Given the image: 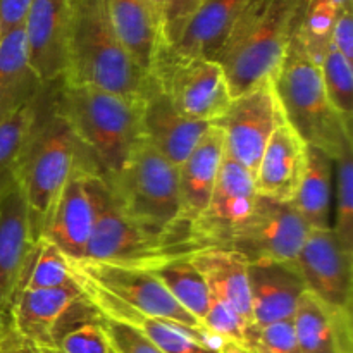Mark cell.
Here are the masks:
<instances>
[{
  "label": "cell",
  "instance_id": "obj_39",
  "mask_svg": "<svg viewBox=\"0 0 353 353\" xmlns=\"http://www.w3.org/2000/svg\"><path fill=\"white\" fill-rule=\"evenodd\" d=\"M331 45L353 64V7L338 10L331 30Z\"/></svg>",
  "mask_w": 353,
  "mask_h": 353
},
{
  "label": "cell",
  "instance_id": "obj_38",
  "mask_svg": "<svg viewBox=\"0 0 353 353\" xmlns=\"http://www.w3.org/2000/svg\"><path fill=\"white\" fill-rule=\"evenodd\" d=\"M254 347H261L271 353H300L293 319L278 321L259 327Z\"/></svg>",
  "mask_w": 353,
  "mask_h": 353
},
{
  "label": "cell",
  "instance_id": "obj_4",
  "mask_svg": "<svg viewBox=\"0 0 353 353\" xmlns=\"http://www.w3.org/2000/svg\"><path fill=\"white\" fill-rule=\"evenodd\" d=\"M79 168L95 171L52 100L43 107L40 95L37 121L24 143L16 172L34 243L43 236L62 190Z\"/></svg>",
  "mask_w": 353,
  "mask_h": 353
},
{
  "label": "cell",
  "instance_id": "obj_43",
  "mask_svg": "<svg viewBox=\"0 0 353 353\" xmlns=\"http://www.w3.org/2000/svg\"><path fill=\"white\" fill-rule=\"evenodd\" d=\"M148 3H150V7H152V10H154L157 21L161 23V12H162V6H164V0H148Z\"/></svg>",
  "mask_w": 353,
  "mask_h": 353
},
{
  "label": "cell",
  "instance_id": "obj_16",
  "mask_svg": "<svg viewBox=\"0 0 353 353\" xmlns=\"http://www.w3.org/2000/svg\"><path fill=\"white\" fill-rule=\"evenodd\" d=\"M83 303L85 295L78 281L64 288H19L7 314L14 333L37 347L52 350L64 319Z\"/></svg>",
  "mask_w": 353,
  "mask_h": 353
},
{
  "label": "cell",
  "instance_id": "obj_31",
  "mask_svg": "<svg viewBox=\"0 0 353 353\" xmlns=\"http://www.w3.org/2000/svg\"><path fill=\"white\" fill-rule=\"evenodd\" d=\"M40 95L0 123V195L16 183L21 154L38 116Z\"/></svg>",
  "mask_w": 353,
  "mask_h": 353
},
{
  "label": "cell",
  "instance_id": "obj_24",
  "mask_svg": "<svg viewBox=\"0 0 353 353\" xmlns=\"http://www.w3.org/2000/svg\"><path fill=\"white\" fill-rule=\"evenodd\" d=\"M212 295L230 303L248 324L255 326L248 288V261L230 248H203L190 255ZM257 327V326H255Z\"/></svg>",
  "mask_w": 353,
  "mask_h": 353
},
{
  "label": "cell",
  "instance_id": "obj_19",
  "mask_svg": "<svg viewBox=\"0 0 353 353\" xmlns=\"http://www.w3.org/2000/svg\"><path fill=\"white\" fill-rule=\"evenodd\" d=\"M307 145L279 117L254 172L259 196L276 202H293L305 169Z\"/></svg>",
  "mask_w": 353,
  "mask_h": 353
},
{
  "label": "cell",
  "instance_id": "obj_22",
  "mask_svg": "<svg viewBox=\"0 0 353 353\" xmlns=\"http://www.w3.org/2000/svg\"><path fill=\"white\" fill-rule=\"evenodd\" d=\"M34 247L26 202L17 181L0 195V310L9 312Z\"/></svg>",
  "mask_w": 353,
  "mask_h": 353
},
{
  "label": "cell",
  "instance_id": "obj_3",
  "mask_svg": "<svg viewBox=\"0 0 353 353\" xmlns=\"http://www.w3.org/2000/svg\"><path fill=\"white\" fill-rule=\"evenodd\" d=\"M307 0H250L214 61L238 99L271 79L299 31Z\"/></svg>",
  "mask_w": 353,
  "mask_h": 353
},
{
  "label": "cell",
  "instance_id": "obj_17",
  "mask_svg": "<svg viewBox=\"0 0 353 353\" xmlns=\"http://www.w3.org/2000/svg\"><path fill=\"white\" fill-rule=\"evenodd\" d=\"M140 121L143 140L176 168L186 161L210 128L209 123L188 119L178 112L152 76L150 85L141 99Z\"/></svg>",
  "mask_w": 353,
  "mask_h": 353
},
{
  "label": "cell",
  "instance_id": "obj_2",
  "mask_svg": "<svg viewBox=\"0 0 353 353\" xmlns=\"http://www.w3.org/2000/svg\"><path fill=\"white\" fill-rule=\"evenodd\" d=\"M62 83L93 86L130 100H141L150 76L121 43L103 0H71L68 50Z\"/></svg>",
  "mask_w": 353,
  "mask_h": 353
},
{
  "label": "cell",
  "instance_id": "obj_30",
  "mask_svg": "<svg viewBox=\"0 0 353 353\" xmlns=\"http://www.w3.org/2000/svg\"><path fill=\"white\" fill-rule=\"evenodd\" d=\"M72 285H76V278L72 274L71 261L65 257L64 252L47 238L37 240L24 265L17 290H52Z\"/></svg>",
  "mask_w": 353,
  "mask_h": 353
},
{
  "label": "cell",
  "instance_id": "obj_41",
  "mask_svg": "<svg viewBox=\"0 0 353 353\" xmlns=\"http://www.w3.org/2000/svg\"><path fill=\"white\" fill-rule=\"evenodd\" d=\"M0 353H45L43 348L37 347L31 341L24 340L19 334H16L12 331V327L9 330V333L0 340Z\"/></svg>",
  "mask_w": 353,
  "mask_h": 353
},
{
  "label": "cell",
  "instance_id": "obj_6",
  "mask_svg": "<svg viewBox=\"0 0 353 353\" xmlns=\"http://www.w3.org/2000/svg\"><path fill=\"white\" fill-rule=\"evenodd\" d=\"M102 179L121 212L140 226L178 238L188 247L186 233L178 228V168L148 141L141 140L123 168Z\"/></svg>",
  "mask_w": 353,
  "mask_h": 353
},
{
  "label": "cell",
  "instance_id": "obj_28",
  "mask_svg": "<svg viewBox=\"0 0 353 353\" xmlns=\"http://www.w3.org/2000/svg\"><path fill=\"white\" fill-rule=\"evenodd\" d=\"M333 159L316 147H307L305 169L293 205L309 230L330 228L331 172Z\"/></svg>",
  "mask_w": 353,
  "mask_h": 353
},
{
  "label": "cell",
  "instance_id": "obj_44",
  "mask_svg": "<svg viewBox=\"0 0 353 353\" xmlns=\"http://www.w3.org/2000/svg\"><path fill=\"white\" fill-rule=\"evenodd\" d=\"M326 2H330L331 6L336 7L338 10L347 9V7H353V0H326Z\"/></svg>",
  "mask_w": 353,
  "mask_h": 353
},
{
  "label": "cell",
  "instance_id": "obj_36",
  "mask_svg": "<svg viewBox=\"0 0 353 353\" xmlns=\"http://www.w3.org/2000/svg\"><path fill=\"white\" fill-rule=\"evenodd\" d=\"M202 0H164L161 12V43L162 47H174L192 23Z\"/></svg>",
  "mask_w": 353,
  "mask_h": 353
},
{
  "label": "cell",
  "instance_id": "obj_33",
  "mask_svg": "<svg viewBox=\"0 0 353 353\" xmlns=\"http://www.w3.org/2000/svg\"><path fill=\"white\" fill-rule=\"evenodd\" d=\"M202 326L207 333L216 336L223 343L236 345L241 348H252L257 340L259 327L248 324L230 303L212 293L202 319Z\"/></svg>",
  "mask_w": 353,
  "mask_h": 353
},
{
  "label": "cell",
  "instance_id": "obj_25",
  "mask_svg": "<svg viewBox=\"0 0 353 353\" xmlns=\"http://www.w3.org/2000/svg\"><path fill=\"white\" fill-rule=\"evenodd\" d=\"M248 2L250 0H203L181 40L174 47L165 48L183 59L214 61Z\"/></svg>",
  "mask_w": 353,
  "mask_h": 353
},
{
  "label": "cell",
  "instance_id": "obj_48",
  "mask_svg": "<svg viewBox=\"0 0 353 353\" xmlns=\"http://www.w3.org/2000/svg\"><path fill=\"white\" fill-rule=\"evenodd\" d=\"M202 2H203V0H202Z\"/></svg>",
  "mask_w": 353,
  "mask_h": 353
},
{
  "label": "cell",
  "instance_id": "obj_12",
  "mask_svg": "<svg viewBox=\"0 0 353 353\" xmlns=\"http://www.w3.org/2000/svg\"><path fill=\"white\" fill-rule=\"evenodd\" d=\"M279 117L281 112L272 83L271 79H265L238 99H233L226 114L214 124L223 131L228 157L254 174Z\"/></svg>",
  "mask_w": 353,
  "mask_h": 353
},
{
  "label": "cell",
  "instance_id": "obj_40",
  "mask_svg": "<svg viewBox=\"0 0 353 353\" xmlns=\"http://www.w3.org/2000/svg\"><path fill=\"white\" fill-rule=\"evenodd\" d=\"M33 0H0V38L24 24Z\"/></svg>",
  "mask_w": 353,
  "mask_h": 353
},
{
  "label": "cell",
  "instance_id": "obj_11",
  "mask_svg": "<svg viewBox=\"0 0 353 353\" xmlns=\"http://www.w3.org/2000/svg\"><path fill=\"white\" fill-rule=\"evenodd\" d=\"M309 226L293 202L259 196L247 223L223 248L238 252L248 262H285L296 264Z\"/></svg>",
  "mask_w": 353,
  "mask_h": 353
},
{
  "label": "cell",
  "instance_id": "obj_27",
  "mask_svg": "<svg viewBox=\"0 0 353 353\" xmlns=\"http://www.w3.org/2000/svg\"><path fill=\"white\" fill-rule=\"evenodd\" d=\"M43 90L28 61L26 37L21 24L0 38V123Z\"/></svg>",
  "mask_w": 353,
  "mask_h": 353
},
{
  "label": "cell",
  "instance_id": "obj_13",
  "mask_svg": "<svg viewBox=\"0 0 353 353\" xmlns=\"http://www.w3.org/2000/svg\"><path fill=\"white\" fill-rule=\"evenodd\" d=\"M296 265L310 295L331 309L352 310L353 255L343 250L333 226L309 230Z\"/></svg>",
  "mask_w": 353,
  "mask_h": 353
},
{
  "label": "cell",
  "instance_id": "obj_8",
  "mask_svg": "<svg viewBox=\"0 0 353 353\" xmlns=\"http://www.w3.org/2000/svg\"><path fill=\"white\" fill-rule=\"evenodd\" d=\"M150 76L188 119L214 124L233 102L226 74L212 59H183L161 47Z\"/></svg>",
  "mask_w": 353,
  "mask_h": 353
},
{
  "label": "cell",
  "instance_id": "obj_18",
  "mask_svg": "<svg viewBox=\"0 0 353 353\" xmlns=\"http://www.w3.org/2000/svg\"><path fill=\"white\" fill-rule=\"evenodd\" d=\"M90 168H79L62 190L43 236L71 261H83L95 228V200L90 188Z\"/></svg>",
  "mask_w": 353,
  "mask_h": 353
},
{
  "label": "cell",
  "instance_id": "obj_20",
  "mask_svg": "<svg viewBox=\"0 0 353 353\" xmlns=\"http://www.w3.org/2000/svg\"><path fill=\"white\" fill-rule=\"evenodd\" d=\"M223 159V131L216 124H210L192 154L178 168V228L185 233L205 210L219 178Z\"/></svg>",
  "mask_w": 353,
  "mask_h": 353
},
{
  "label": "cell",
  "instance_id": "obj_1",
  "mask_svg": "<svg viewBox=\"0 0 353 353\" xmlns=\"http://www.w3.org/2000/svg\"><path fill=\"white\" fill-rule=\"evenodd\" d=\"M52 103L102 178L123 168L141 134V100L93 86L57 83Z\"/></svg>",
  "mask_w": 353,
  "mask_h": 353
},
{
  "label": "cell",
  "instance_id": "obj_5",
  "mask_svg": "<svg viewBox=\"0 0 353 353\" xmlns=\"http://www.w3.org/2000/svg\"><path fill=\"white\" fill-rule=\"evenodd\" d=\"M271 83L283 119L307 147L319 148L334 162L353 150L352 128L327 100L319 64L307 52L299 31Z\"/></svg>",
  "mask_w": 353,
  "mask_h": 353
},
{
  "label": "cell",
  "instance_id": "obj_29",
  "mask_svg": "<svg viewBox=\"0 0 353 353\" xmlns=\"http://www.w3.org/2000/svg\"><path fill=\"white\" fill-rule=\"evenodd\" d=\"M176 302L202 323L210 300V292L190 255L171 257L152 268Z\"/></svg>",
  "mask_w": 353,
  "mask_h": 353
},
{
  "label": "cell",
  "instance_id": "obj_45",
  "mask_svg": "<svg viewBox=\"0 0 353 353\" xmlns=\"http://www.w3.org/2000/svg\"><path fill=\"white\" fill-rule=\"evenodd\" d=\"M248 350H250L252 353H271V352L264 350V348H261V347H252V348H248Z\"/></svg>",
  "mask_w": 353,
  "mask_h": 353
},
{
  "label": "cell",
  "instance_id": "obj_9",
  "mask_svg": "<svg viewBox=\"0 0 353 353\" xmlns=\"http://www.w3.org/2000/svg\"><path fill=\"white\" fill-rule=\"evenodd\" d=\"M71 268L76 274L95 283L110 295L123 300L124 303L147 316L178 324L195 333L212 336L203 330L202 323L196 317H193L188 310L183 309L176 302L174 296L168 292L154 269L148 265L71 261Z\"/></svg>",
  "mask_w": 353,
  "mask_h": 353
},
{
  "label": "cell",
  "instance_id": "obj_47",
  "mask_svg": "<svg viewBox=\"0 0 353 353\" xmlns=\"http://www.w3.org/2000/svg\"><path fill=\"white\" fill-rule=\"evenodd\" d=\"M216 353H223V352H221V350H219V352H216Z\"/></svg>",
  "mask_w": 353,
  "mask_h": 353
},
{
  "label": "cell",
  "instance_id": "obj_37",
  "mask_svg": "<svg viewBox=\"0 0 353 353\" xmlns=\"http://www.w3.org/2000/svg\"><path fill=\"white\" fill-rule=\"evenodd\" d=\"M112 353H162L147 336L119 321L97 316Z\"/></svg>",
  "mask_w": 353,
  "mask_h": 353
},
{
  "label": "cell",
  "instance_id": "obj_46",
  "mask_svg": "<svg viewBox=\"0 0 353 353\" xmlns=\"http://www.w3.org/2000/svg\"><path fill=\"white\" fill-rule=\"evenodd\" d=\"M43 352L45 353H57V352H54V350H48V348H43Z\"/></svg>",
  "mask_w": 353,
  "mask_h": 353
},
{
  "label": "cell",
  "instance_id": "obj_35",
  "mask_svg": "<svg viewBox=\"0 0 353 353\" xmlns=\"http://www.w3.org/2000/svg\"><path fill=\"white\" fill-rule=\"evenodd\" d=\"M52 350L57 353H112L95 314L92 319L79 321L64 333H59Z\"/></svg>",
  "mask_w": 353,
  "mask_h": 353
},
{
  "label": "cell",
  "instance_id": "obj_21",
  "mask_svg": "<svg viewBox=\"0 0 353 353\" xmlns=\"http://www.w3.org/2000/svg\"><path fill=\"white\" fill-rule=\"evenodd\" d=\"M252 317L257 327L293 319L300 299L307 292L296 264L248 262Z\"/></svg>",
  "mask_w": 353,
  "mask_h": 353
},
{
  "label": "cell",
  "instance_id": "obj_7",
  "mask_svg": "<svg viewBox=\"0 0 353 353\" xmlns=\"http://www.w3.org/2000/svg\"><path fill=\"white\" fill-rule=\"evenodd\" d=\"M90 188L95 200V228L83 261L112 262V264L154 265L193 250L181 240L155 233L134 223L114 203L102 176L90 174Z\"/></svg>",
  "mask_w": 353,
  "mask_h": 353
},
{
  "label": "cell",
  "instance_id": "obj_23",
  "mask_svg": "<svg viewBox=\"0 0 353 353\" xmlns=\"http://www.w3.org/2000/svg\"><path fill=\"white\" fill-rule=\"evenodd\" d=\"M293 326L300 353H353L352 310L331 309L305 292Z\"/></svg>",
  "mask_w": 353,
  "mask_h": 353
},
{
  "label": "cell",
  "instance_id": "obj_34",
  "mask_svg": "<svg viewBox=\"0 0 353 353\" xmlns=\"http://www.w3.org/2000/svg\"><path fill=\"white\" fill-rule=\"evenodd\" d=\"M336 164L338 210L333 231L343 250L353 255V150L338 159Z\"/></svg>",
  "mask_w": 353,
  "mask_h": 353
},
{
  "label": "cell",
  "instance_id": "obj_14",
  "mask_svg": "<svg viewBox=\"0 0 353 353\" xmlns=\"http://www.w3.org/2000/svg\"><path fill=\"white\" fill-rule=\"evenodd\" d=\"M72 274L81 286L86 303L93 310V314L134 327L143 336H147L162 353H216L223 345V341L214 336L195 333V331H190L178 324L147 316V314L124 303L123 300L110 295L95 283L76 274L74 271Z\"/></svg>",
  "mask_w": 353,
  "mask_h": 353
},
{
  "label": "cell",
  "instance_id": "obj_15",
  "mask_svg": "<svg viewBox=\"0 0 353 353\" xmlns=\"http://www.w3.org/2000/svg\"><path fill=\"white\" fill-rule=\"evenodd\" d=\"M71 0H33L24 19L28 61L43 88L61 83L65 69Z\"/></svg>",
  "mask_w": 353,
  "mask_h": 353
},
{
  "label": "cell",
  "instance_id": "obj_26",
  "mask_svg": "<svg viewBox=\"0 0 353 353\" xmlns=\"http://www.w3.org/2000/svg\"><path fill=\"white\" fill-rule=\"evenodd\" d=\"M110 23L138 68L150 76L161 50L159 21L148 0H103Z\"/></svg>",
  "mask_w": 353,
  "mask_h": 353
},
{
  "label": "cell",
  "instance_id": "obj_42",
  "mask_svg": "<svg viewBox=\"0 0 353 353\" xmlns=\"http://www.w3.org/2000/svg\"><path fill=\"white\" fill-rule=\"evenodd\" d=\"M10 330V321H9V314L0 310V340L9 333Z\"/></svg>",
  "mask_w": 353,
  "mask_h": 353
},
{
  "label": "cell",
  "instance_id": "obj_10",
  "mask_svg": "<svg viewBox=\"0 0 353 353\" xmlns=\"http://www.w3.org/2000/svg\"><path fill=\"white\" fill-rule=\"evenodd\" d=\"M254 174L224 152L219 178L202 216L186 231V243L193 252L223 248L247 223L257 203Z\"/></svg>",
  "mask_w": 353,
  "mask_h": 353
},
{
  "label": "cell",
  "instance_id": "obj_32",
  "mask_svg": "<svg viewBox=\"0 0 353 353\" xmlns=\"http://www.w3.org/2000/svg\"><path fill=\"white\" fill-rule=\"evenodd\" d=\"M324 92L333 109L352 128L353 119V64L347 61L336 48L327 45L319 64Z\"/></svg>",
  "mask_w": 353,
  "mask_h": 353
}]
</instances>
